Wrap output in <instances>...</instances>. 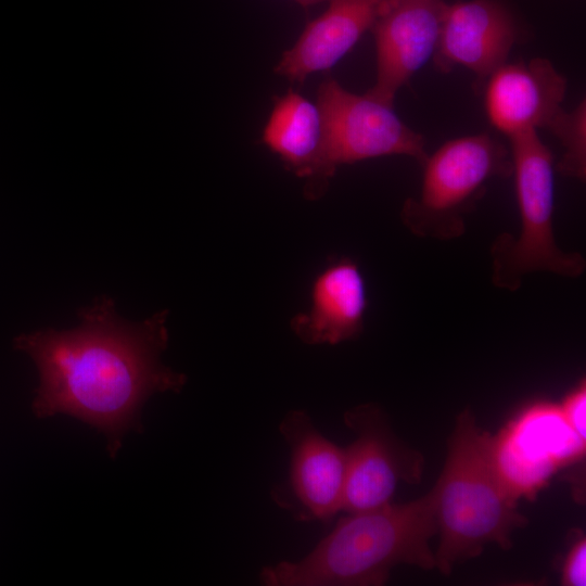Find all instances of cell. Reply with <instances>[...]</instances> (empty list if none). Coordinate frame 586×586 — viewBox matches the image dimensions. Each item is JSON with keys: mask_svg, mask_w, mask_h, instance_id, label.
Here are the masks:
<instances>
[{"mask_svg": "<svg viewBox=\"0 0 586 586\" xmlns=\"http://www.w3.org/2000/svg\"><path fill=\"white\" fill-rule=\"evenodd\" d=\"M167 310L140 321L120 318L101 297L66 331L21 334L14 347L35 362L39 385L31 407L39 418L65 413L97 428L114 457L125 434L141 426L144 403L156 393H179L186 374L163 364Z\"/></svg>", "mask_w": 586, "mask_h": 586, "instance_id": "1", "label": "cell"}, {"mask_svg": "<svg viewBox=\"0 0 586 586\" xmlns=\"http://www.w3.org/2000/svg\"><path fill=\"white\" fill-rule=\"evenodd\" d=\"M263 142L305 184L316 175L321 149L317 104L290 90L279 98L263 131Z\"/></svg>", "mask_w": 586, "mask_h": 586, "instance_id": "15", "label": "cell"}, {"mask_svg": "<svg viewBox=\"0 0 586 586\" xmlns=\"http://www.w3.org/2000/svg\"><path fill=\"white\" fill-rule=\"evenodd\" d=\"M367 308V282L358 263L336 257L314 277L308 308L291 318L290 328L304 344L337 345L362 333Z\"/></svg>", "mask_w": 586, "mask_h": 586, "instance_id": "13", "label": "cell"}, {"mask_svg": "<svg viewBox=\"0 0 586 586\" xmlns=\"http://www.w3.org/2000/svg\"><path fill=\"white\" fill-rule=\"evenodd\" d=\"M560 405L563 417L571 429L586 441V384L581 381Z\"/></svg>", "mask_w": 586, "mask_h": 586, "instance_id": "17", "label": "cell"}, {"mask_svg": "<svg viewBox=\"0 0 586 586\" xmlns=\"http://www.w3.org/2000/svg\"><path fill=\"white\" fill-rule=\"evenodd\" d=\"M295 1L297 3H300L301 5H303V7H310V5H314V4L318 3V2H322V1H326V0H295Z\"/></svg>", "mask_w": 586, "mask_h": 586, "instance_id": "19", "label": "cell"}, {"mask_svg": "<svg viewBox=\"0 0 586 586\" xmlns=\"http://www.w3.org/2000/svg\"><path fill=\"white\" fill-rule=\"evenodd\" d=\"M561 582L565 586L586 585V539L584 536L575 539L566 553Z\"/></svg>", "mask_w": 586, "mask_h": 586, "instance_id": "18", "label": "cell"}, {"mask_svg": "<svg viewBox=\"0 0 586 586\" xmlns=\"http://www.w3.org/2000/svg\"><path fill=\"white\" fill-rule=\"evenodd\" d=\"M419 194L408 198L400 220L418 237L451 241L493 178L511 176L509 150L488 133L451 139L428 154Z\"/></svg>", "mask_w": 586, "mask_h": 586, "instance_id": "5", "label": "cell"}, {"mask_svg": "<svg viewBox=\"0 0 586 586\" xmlns=\"http://www.w3.org/2000/svg\"><path fill=\"white\" fill-rule=\"evenodd\" d=\"M431 492L440 533L435 568L443 574L457 562L480 556L487 544L509 549L513 531L527 523L496 474L492 435L476 425L469 409L457 419Z\"/></svg>", "mask_w": 586, "mask_h": 586, "instance_id": "3", "label": "cell"}, {"mask_svg": "<svg viewBox=\"0 0 586 586\" xmlns=\"http://www.w3.org/2000/svg\"><path fill=\"white\" fill-rule=\"evenodd\" d=\"M545 129H548L564 149L562 157L556 164V170L569 178L584 181L586 178L585 100L571 111L561 109Z\"/></svg>", "mask_w": 586, "mask_h": 586, "instance_id": "16", "label": "cell"}, {"mask_svg": "<svg viewBox=\"0 0 586 586\" xmlns=\"http://www.w3.org/2000/svg\"><path fill=\"white\" fill-rule=\"evenodd\" d=\"M586 441L569 425L560 405H528L492 435V459L507 495L532 498L560 469L584 458Z\"/></svg>", "mask_w": 586, "mask_h": 586, "instance_id": "7", "label": "cell"}, {"mask_svg": "<svg viewBox=\"0 0 586 586\" xmlns=\"http://www.w3.org/2000/svg\"><path fill=\"white\" fill-rule=\"evenodd\" d=\"M518 38L514 16L497 0L447 3L433 61L441 72L464 67L483 80L506 63Z\"/></svg>", "mask_w": 586, "mask_h": 586, "instance_id": "11", "label": "cell"}, {"mask_svg": "<svg viewBox=\"0 0 586 586\" xmlns=\"http://www.w3.org/2000/svg\"><path fill=\"white\" fill-rule=\"evenodd\" d=\"M316 104L321 115V149L316 175L304 188L309 200L324 194L341 165L390 155L409 156L421 164L428 155L423 137L403 123L393 104L353 93L331 77L320 84Z\"/></svg>", "mask_w": 586, "mask_h": 586, "instance_id": "6", "label": "cell"}, {"mask_svg": "<svg viewBox=\"0 0 586 586\" xmlns=\"http://www.w3.org/2000/svg\"><path fill=\"white\" fill-rule=\"evenodd\" d=\"M508 139L520 228L518 234L504 232L493 242L494 285L513 292L527 275L538 271L565 278L582 276L585 258L564 251L555 235L556 163L551 151L536 130Z\"/></svg>", "mask_w": 586, "mask_h": 586, "instance_id": "4", "label": "cell"}, {"mask_svg": "<svg viewBox=\"0 0 586 586\" xmlns=\"http://www.w3.org/2000/svg\"><path fill=\"white\" fill-rule=\"evenodd\" d=\"M387 0H329L328 9L311 21L276 66L290 81L331 68L371 29Z\"/></svg>", "mask_w": 586, "mask_h": 586, "instance_id": "14", "label": "cell"}, {"mask_svg": "<svg viewBox=\"0 0 586 586\" xmlns=\"http://www.w3.org/2000/svg\"><path fill=\"white\" fill-rule=\"evenodd\" d=\"M344 421L356 438L346 448L342 511L358 513L380 508L391 502L400 481H420L422 457L399 443L378 406H357L345 412Z\"/></svg>", "mask_w": 586, "mask_h": 586, "instance_id": "9", "label": "cell"}, {"mask_svg": "<svg viewBox=\"0 0 586 586\" xmlns=\"http://www.w3.org/2000/svg\"><path fill=\"white\" fill-rule=\"evenodd\" d=\"M566 79L543 58L505 63L487 78L484 106L494 128L508 138L546 128L562 109Z\"/></svg>", "mask_w": 586, "mask_h": 586, "instance_id": "12", "label": "cell"}, {"mask_svg": "<svg viewBox=\"0 0 586 586\" xmlns=\"http://www.w3.org/2000/svg\"><path fill=\"white\" fill-rule=\"evenodd\" d=\"M437 533L432 492L400 504L347 513L298 561H280L259 572L265 586H380L393 568H435L431 538Z\"/></svg>", "mask_w": 586, "mask_h": 586, "instance_id": "2", "label": "cell"}, {"mask_svg": "<svg viewBox=\"0 0 586 586\" xmlns=\"http://www.w3.org/2000/svg\"><path fill=\"white\" fill-rule=\"evenodd\" d=\"M290 450L285 482L271 491L273 501L300 522L327 523L342 511L347 454L328 440L303 409L290 410L279 424Z\"/></svg>", "mask_w": 586, "mask_h": 586, "instance_id": "8", "label": "cell"}, {"mask_svg": "<svg viewBox=\"0 0 586 586\" xmlns=\"http://www.w3.org/2000/svg\"><path fill=\"white\" fill-rule=\"evenodd\" d=\"M447 3L387 0L373 23L377 79L369 95L393 104L397 91L433 59Z\"/></svg>", "mask_w": 586, "mask_h": 586, "instance_id": "10", "label": "cell"}]
</instances>
